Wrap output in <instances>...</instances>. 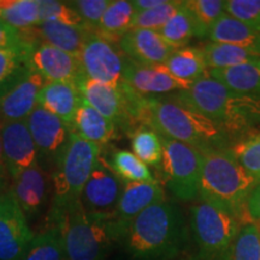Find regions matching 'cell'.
<instances>
[{"instance_id":"obj_1","label":"cell","mask_w":260,"mask_h":260,"mask_svg":"<svg viewBox=\"0 0 260 260\" xmlns=\"http://www.w3.org/2000/svg\"><path fill=\"white\" fill-rule=\"evenodd\" d=\"M133 121L147 125L159 136L204 149L218 148L225 133L212 121L178 100L139 95L133 107Z\"/></svg>"},{"instance_id":"obj_2","label":"cell","mask_w":260,"mask_h":260,"mask_svg":"<svg viewBox=\"0 0 260 260\" xmlns=\"http://www.w3.org/2000/svg\"><path fill=\"white\" fill-rule=\"evenodd\" d=\"M187 237L186 220L180 207L164 200L135 217L123 241L136 260H168L183 249Z\"/></svg>"},{"instance_id":"obj_3","label":"cell","mask_w":260,"mask_h":260,"mask_svg":"<svg viewBox=\"0 0 260 260\" xmlns=\"http://www.w3.org/2000/svg\"><path fill=\"white\" fill-rule=\"evenodd\" d=\"M48 223L59 230L65 260H104L113 243L123 241L126 232L116 217L87 213L81 200L48 214Z\"/></svg>"},{"instance_id":"obj_4","label":"cell","mask_w":260,"mask_h":260,"mask_svg":"<svg viewBox=\"0 0 260 260\" xmlns=\"http://www.w3.org/2000/svg\"><path fill=\"white\" fill-rule=\"evenodd\" d=\"M175 99L212 121L224 133H242L260 124V98L229 89L207 76L180 90Z\"/></svg>"},{"instance_id":"obj_5","label":"cell","mask_w":260,"mask_h":260,"mask_svg":"<svg viewBox=\"0 0 260 260\" xmlns=\"http://www.w3.org/2000/svg\"><path fill=\"white\" fill-rule=\"evenodd\" d=\"M203 164L199 184L200 200L218 205L245 218L247 200L258 178L247 172L229 151L210 148L201 151Z\"/></svg>"},{"instance_id":"obj_6","label":"cell","mask_w":260,"mask_h":260,"mask_svg":"<svg viewBox=\"0 0 260 260\" xmlns=\"http://www.w3.org/2000/svg\"><path fill=\"white\" fill-rule=\"evenodd\" d=\"M102 157V147L71 133L67 147L52 172L53 199L50 213L54 214L80 200L84 184Z\"/></svg>"},{"instance_id":"obj_7","label":"cell","mask_w":260,"mask_h":260,"mask_svg":"<svg viewBox=\"0 0 260 260\" xmlns=\"http://www.w3.org/2000/svg\"><path fill=\"white\" fill-rule=\"evenodd\" d=\"M248 220L207 201L190 207V230L200 260H230L241 226Z\"/></svg>"},{"instance_id":"obj_8","label":"cell","mask_w":260,"mask_h":260,"mask_svg":"<svg viewBox=\"0 0 260 260\" xmlns=\"http://www.w3.org/2000/svg\"><path fill=\"white\" fill-rule=\"evenodd\" d=\"M161 168L169 190L178 200L190 201L199 197L203 154L200 149L183 142L162 138Z\"/></svg>"},{"instance_id":"obj_9","label":"cell","mask_w":260,"mask_h":260,"mask_svg":"<svg viewBox=\"0 0 260 260\" xmlns=\"http://www.w3.org/2000/svg\"><path fill=\"white\" fill-rule=\"evenodd\" d=\"M79 60L87 79L113 86L123 82L126 57L119 50L118 44L107 40L96 31L87 39Z\"/></svg>"},{"instance_id":"obj_10","label":"cell","mask_w":260,"mask_h":260,"mask_svg":"<svg viewBox=\"0 0 260 260\" xmlns=\"http://www.w3.org/2000/svg\"><path fill=\"white\" fill-rule=\"evenodd\" d=\"M124 182L112 170L105 159L99 158L81 193V204L87 213L98 217H116V210Z\"/></svg>"},{"instance_id":"obj_11","label":"cell","mask_w":260,"mask_h":260,"mask_svg":"<svg viewBox=\"0 0 260 260\" xmlns=\"http://www.w3.org/2000/svg\"><path fill=\"white\" fill-rule=\"evenodd\" d=\"M77 86L83 102L106 117L116 126L129 129L134 125L130 117V87L124 81L119 86H113L82 76Z\"/></svg>"},{"instance_id":"obj_12","label":"cell","mask_w":260,"mask_h":260,"mask_svg":"<svg viewBox=\"0 0 260 260\" xmlns=\"http://www.w3.org/2000/svg\"><path fill=\"white\" fill-rule=\"evenodd\" d=\"M32 236L27 217L12 194L0 193V260H19Z\"/></svg>"},{"instance_id":"obj_13","label":"cell","mask_w":260,"mask_h":260,"mask_svg":"<svg viewBox=\"0 0 260 260\" xmlns=\"http://www.w3.org/2000/svg\"><path fill=\"white\" fill-rule=\"evenodd\" d=\"M25 121L37 146L38 159L40 157L56 165L70 139L69 125L39 105Z\"/></svg>"},{"instance_id":"obj_14","label":"cell","mask_w":260,"mask_h":260,"mask_svg":"<svg viewBox=\"0 0 260 260\" xmlns=\"http://www.w3.org/2000/svg\"><path fill=\"white\" fill-rule=\"evenodd\" d=\"M0 138L6 170L12 178L38 162V149L27 121L0 124Z\"/></svg>"},{"instance_id":"obj_15","label":"cell","mask_w":260,"mask_h":260,"mask_svg":"<svg viewBox=\"0 0 260 260\" xmlns=\"http://www.w3.org/2000/svg\"><path fill=\"white\" fill-rule=\"evenodd\" d=\"M123 81L142 96H153L174 90H186L191 83L177 80L169 73L164 64L142 65L126 58Z\"/></svg>"},{"instance_id":"obj_16","label":"cell","mask_w":260,"mask_h":260,"mask_svg":"<svg viewBox=\"0 0 260 260\" xmlns=\"http://www.w3.org/2000/svg\"><path fill=\"white\" fill-rule=\"evenodd\" d=\"M30 64L46 82L77 83L83 76L79 58L44 42L32 48Z\"/></svg>"},{"instance_id":"obj_17","label":"cell","mask_w":260,"mask_h":260,"mask_svg":"<svg viewBox=\"0 0 260 260\" xmlns=\"http://www.w3.org/2000/svg\"><path fill=\"white\" fill-rule=\"evenodd\" d=\"M118 47L129 60L142 65L164 64L175 51L158 31L147 29H130L119 39Z\"/></svg>"},{"instance_id":"obj_18","label":"cell","mask_w":260,"mask_h":260,"mask_svg":"<svg viewBox=\"0 0 260 260\" xmlns=\"http://www.w3.org/2000/svg\"><path fill=\"white\" fill-rule=\"evenodd\" d=\"M45 83L44 77L31 68L21 82L0 98V124L25 121L38 106L39 93Z\"/></svg>"},{"instance_id":"obj_19","label":"cell","mask_w":260,"mask_h":260,"mask_svg":"<svg viewBox=\"0 0 260 260\" xmlns=\"http://www.w3.org/2000/svg\"><path fill=\"white\" fill-rule=\"evenodd\" d=\"M10 193L17 201L25 217L32 218L44 210L48 194V176L40 162L12 178Z\"/></svg>"},{"instance_id":"obj_20","label":"cell","mask_w":260,"mask_h":260,"mask_svg":"<svg viewBox=\"0 0 260 260\" xmlns=\"http://www.w3.org/2000/svg\"><path fill=\"white\" fill-rule=\"evenodd\" d=\"M164 200V190L158 181L124 182V188L115 213L117 222L126 230L132 220L142 211Z\"/></svg>"},{"instance_id":"obj_21","label":"cell","mask_w":260,"mask_h":260,"mask_svg":"<svg viewBox=\"0 0 260 260\" xmlns=\"http://www.w3.org/2000/svg\"><path fill=\"white\" fill-rule=\"evenodd\" d=\"M82 102L79 86L73 82H46L38 96V105L60 118L69 128Z\"/></svg>"},{"instance_id":"obj_22","label":"cell","mask_w":260,"mask_h":260,"mask_svg":"<svg viewBox=\"0 0 260 260\" xmlns=\"http://www.w3.org/2000/svg\"><path fill=\"white\" fill-rule=\"evenodd\" d=\"M35 39L44 44L79 58L81 51L88 39L95 30L84 25H69L59 22H41L37 28H32Z\"/></svg>"},{"instance_id":"obj_23","label":"cell","mask_w":260,"mask_h":260,"mask_svg":"<svg viewBox=\"0 0 260 260\" xmlns=\"http://www.w3.org/2000/svg\"><path fill=\"white\" fill-rule=\"evenodd\" d=\"M70 130L73 134L103 147L115 138L117 126L92 106L82 102L74 117Z\"/></svg>"},{"instance_id":"obj_24","label":"cell","mask_w":260,"mask_h":260,"mask_svg":"<svg viewBox=\"0 0 260 260\" xmlns=\"http://www.w3.org/2000/svg\"><path fill=\"white\" fill-rule=\"evenodd\" d=\"M207 38L212 42L234 45L260 56V29L242 23L226 14L213 25Z\"/></svg>"},{"instance_id":"obj_25","label":"cell","mask_w":260,"mask_h":260,"mask_svg":"<svg viewBox=\"0 0 260 260\" xmlns=\"http://www.w3.org/2000/svg\"><path fill=\"white\" fill-rule=\"evenodd\" d=\"M38 42L0 50V98L9 93L31 70L30 54Z\"/></svg>"},{"instance_id":"obj_26","label":"cell","mask_w":260,"mask_h":260,"mask_svg":"<svg viewBox=\"0 0 260 260\" xmlns=\"http://www.w3.org/2000/svg\"><path fill=\"white\" fill-rule=\"evenodd\" d=\"M172 76L188 83L209 76V67L203 48L186 46L177 48L164 63Z\"/></svg>"},{"instance_id":"obj_27","label":"cell","mask_w":260,"mask_h":260,"mask_svg":"<svg viewBox=\"0 0 260 260\" xmlns=\"http://www.w3.org/2000/svg\"><path fill=\"white\" fill-rule=\"evenodd\" d=\"M209 76L234 92L260 98V59L226 69L209 70Z\"/></svg>"},{"instance_id":"obj_28","label":"cell","mask_w":260,"mask_h":260,"mask_svg":"<svg viewBox=\"0 0 260 260\" xmlns=\"http://www.w3.org/2000/svg\"><path fill=\"white\" fill-rule=\"evenodd\" d=\"M135 14L133 2L112 0L100 19L96 32L107 40L118 44L119 39L132 29Z\"/></svg>"},{"instance_id":"obj_29","label":"cell","mask_w":260,"mask_h":260,"mask_svg":"<svg viewBox=\"0 0 260 260\" xmlns=\"http://www.w3.org/2000/svg\"><path fill=\"white\" fill-rule=\"evenodd\" d=\"M195 27V37L206 38L214 24L225 15L223 0H186L182 2Z\"/></svg>"},{"instance_id":"obj_30","label":"cell","mask_w":260,"mask_h":260,"mask_svg":"<svg viewBox=\"0 0 260 260\" xmlns=\"http://www.w3.org/2000/svg\"><path fill=\"white\" fill-rule=\"evenodd\" d=\"M2 18L6 23L24 31L41 23L39 0H4Z\"/></svg>"},{"instance_id":"obj_31","label":"cell","mask_w":260,"mask_h":260,"mask_svg":"<svg viewBox=\"0 0 260 260\" xmlns=\"http://www.w3.org/2000/svg\"><path fill=\"white\" fill-rule=\"evenodd\" d=\"M203 51L210 70L226 69V68H233L236 65L260 59L258 54L252 53L245 48L234 46V45L217 44V42L207 44Z\"/></svg>"},{"instance_id":"obj_32","label":"cell","mask_w":260,"mask_h":260,"mask_svg":"<svg viewBox=\"0 0 260 260\" xmlns=\"http://www.w3.org/2000/svg\"><path fill=\"white\" fill-rule=\"evenodd\" d=\"M19 260H65L59 230L48 228L44 233L32 236Z\"/></svg>"},{"instance_id":"obj_33","label":"cell","mask_w":260,"mask_h":260,"mask_svg":"<svg viewBox=\"0 0 260 260\" xmlns=\"http://www.w3.org/2000/svg\"><path fill=\"white\" fill-rule=\"evenodd\" d=\"M133 153L146 165L158 167L161 164L162 146L161 140L154 130L149 126L140 124L130 133Z\"/></svg>"},{"instance_id":"obj_34","label":"cell","mask_w":260,"mask_h":260,"mask_svg":"<svg viewBox=\"0 0 260 260\" xmlns=\"http://www.w3.org/2000/svg\"><path fill=\"white\" fill-rule=\"evenodd\" d=\"M159 35L172 48L186 47L191 38L195 37V27L189 12L187 11L183 4L181 5L172 17L167 22L164 27L158 30Z\"/></svg>"},{"instance_id":"obj_35","label":"cell","mask_w":260,"mask_h":260,"mask_svg":"<svg viewBox=\"0 0 260 260\" xmlns=\"http://www.w3.org/2000/svg\"><path fill=\"white\" fill-rule=\"evenodd\" d=\"M109 162V161H107ZM109 165L123 182H153L157 181L149 171L148 165L140 160L133 152L116 151Z\"/></svg>"},{"instance_id":"obj_36","label":"cell","mask_w":260,"mask_h":260,"mask_svg":"<svg viewBox=\"0 0 260 260\" xmlns=\"http://www.w3.org/2000/svg\"><path fill=\"white\" fill-rule=\"evenodd\" d=\"M230 260H260V225L248 220L240 229Z\"/></svg>"},{"instance_id":"obj_37","label":"cell","mask_w":260,"mask_h":260,"mask_svg":"<svg viewBox=\"0 0 260 260\" xmlns=\"http://www.w3.org/2000/svg\"><path fill=\"white\" fill-rule=\"evenodd\" d=\"M236 161L252 176L260 178V133L248 135L230 148Z\"/></svg>"},{"instance_id":"obj_38","label":"cell","mask_w":260,"mask_h":260,"mask_svg":"<svg viewBox=\"0 0 260 260\" xmlns=\"http://www.w3.org/2000/svg\"><path fill=\"white\" fill-rule=\"evenodd\" d=\"M181 2L176 0H167L165 4L157 6L154 9L136 11L133 19L132 29H147V30L158 31L164 27L172 16L176 14L180 8Z\"/></svg>"},{"instance_id":"obj_39","label":"cell","mask_w":260,"mask_h":260,"mask_svg":"<svg viewBox=\"0 0 260 260\" xmlns=\"http://www.w3.org/2000/svg\"><path fill=\"white\" fill-rule=\"evenodd\" d=\"M40 3L41 22L52 21L69 25H84L79 15L70 8L68 2H56V0H39Z\"/></svg>"},{"instance_id":"obj_40","label":"cell","mask_w":260,"mask_h":260,"mask_svg":"<svg viewBox=\"0 0 260 260\" xmlns=\"http://www.w3.org/2000/svg\"><path fill=\"white\" fill-rule=\"evenodd\" d=\"M224 11L242 23L260 29V0H228Z\"/></svg>"},{"instance_id":"obj_41","label":"cell","mask_w":260,"mask_h":260,"mask_svg":"<svg viewBox=\"0 0 260 260\" xmlns=\"http://www.w3.org/2000/svg\"><path fill=\"white\" fill-rule=\"evenodd\" d=\"M70 8L79 15L87 27L96 31L104 12L110 5V0H76L68 2Z\"/></svg>"},{"instance_id":"obj_42","label":"cell","mask_w":260,"mask_h":260,"mask_svg":"<svg viewBox=\"0 0 260 260\" xmlns=\"http://www.w3.org/2000/svg\"><path fill=\"white\" fill-rule=\"evenodd\" d=\"M27 42H37L27 31H21L6 23L3 18H0V50L21 46Z\"/></svg>"},{"instance_id":"obj_43","label":"cell","mask_w":260,"mask_h":260,"mask_svg":"<svg viewBox=\"0 0 260 260\" xmlns=\"http://www.w3.org/2000/svg\"><path fill=\"white\" fill-rule=\"evenodd\" d=\"M246 209L249 219L260 225V178L247 200Z\"/></svg>"},{"instance_id":"obj_44","label":"cell","mask_w":260,"mask_h":260,"mask_svg":"<svg viewBox=\"0 0 260 260\" xmlns=\"http://www.w3.org/2000/svg\"><path fill=\"white\" fill-rule=\"evenodd\" d=\"M165 3H167V0H134L133 5H134L135 11H144V10L157 8V6H160Z\"/></svg>"},{"instance_id":"obj_45","label":"cell","mask_w":260,"mask_h":260,"mask_svg":"<svg viewBox=\"0 0 260 260\" xmlns=\"http://www.w3.org/2000/svg\"><path fill=\"white\" fill-rule=\"evenodd\" d=\"M6 175H9L8 170H6L5 161H4V155H3V147H2V138H0V189L4 186Z\"/></svg>"},{"instance_id":"obj_46","label":"cell","mask_w":260,"mask_h":260,"mask_svg":"<svg viewBox=\"0 0 260 260\" xmlns=\"http://www.w3.org/2000/svg\"><path fill=\"white\" fill-rule=\"evenodd\" d=\"M2 12H3V0H0V18H2Z\"/></svg>"}]
</instances>
